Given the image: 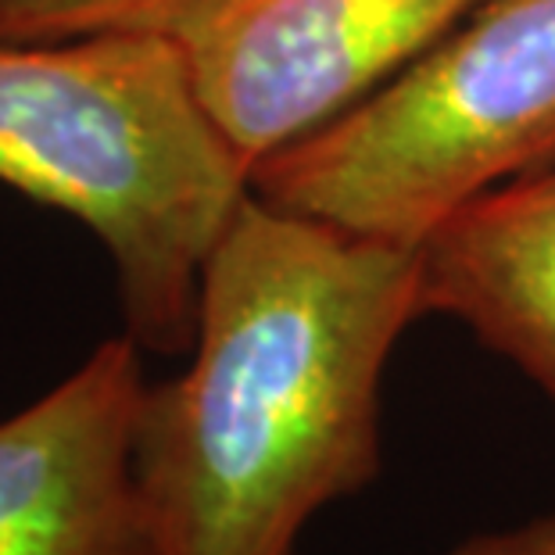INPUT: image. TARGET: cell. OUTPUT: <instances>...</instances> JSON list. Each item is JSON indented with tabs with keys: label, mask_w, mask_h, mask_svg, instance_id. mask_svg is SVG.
Returning a JSON list of instances; mask_svg holds the SVG:
<instances>
[{
	"label": "cell",
	"mask_w": 555,
	"mask_h": 555,
	"mask_svg": "<svg viewBox=\"0 0 555 555\" xmlns=\"http://www.w3.org/2000/svg\"><path fill=\"white\" fill-rule=\"evenodd\" d=\"M420 315V247L247 194L201 269L191 365L140 405L151 555L298 552L380 474L384 373Z\"/></svg>",
	"instance_id": "1"
},
{
	"label": "cell",
	"mask_w": 555,
	"mask_h": 555,
	"mask_svg": "<svg viewBox=\"0 0 555 555\" xmlns=\"http://www.w3.org/2000/svg\"><path fill=\"white\" fill-rule=\"evenodd\" d=\"M0 180L104 241L140 348L191 351L201 269L251 172L201 108L169 33L0 40Z\"/></svg>",
	"instance_id": "2"
},
{
	"label": "cell",
	"mask_w": 555,
	"mask_h": 555,
	"mask_svg": "<svg viewBox=\"0 0 555 555\" xmlns=\"http://www.w3.org/2000/svg\"><path fill=\"white\" fill-rule=\"evenodd\" d=\"M555 162V0H491L395 82L269 155L266 205L420 247L516 172Z\"/></svg>",
	"instance_id": "3"
},
{
	"label": "cell",
	"mask_w": 555,
	"mask_h": 555,
	"mask_svg": "<svg viewBox=\"0 0 555 555\" xmlns=\"http://www.w3.org/2000/svg\"><path fill=\"white\" fill-rule=\"evenodd\" d=\"M474 0H186L162 29L247 172L365 101Z\"/></svg>",
	"instance_id": "4"
},
{
	"label": "cell",
	"mask_w": 555,
	"mask_h": 555,
	"mask_svg": "<svg viewBox=\"0 0 555 555\" xmlns=\"http://www.w3.org/2000/svg\"><path fill=\"white\" fill-rule=\"evenodd\" d=\"M144 391L126 334L0 423V555H151L133 469Z\"/></svg>",
	"instance_id": "5"
},
{
	"label": "cell",
	"mask_w": 555,
	"mask_h": 555,
	"mask_svg": "<svg viewBox=\"0 0 555 555\" xmlns=\"http://www.w3.org/2000/svg\"><path fill=\"white\" fill-rule=\"evenodd\" d=\"M423 251V305L459 319L555 405V169L469 201Z\"/></svg>",
	"instance_id": "6"
},
{
	"label": "cell",
	"mask_w": 555,
	"mask_h": 555,
	"mask_svg": "<svg viewBox=\"0 0 555 555\" xmlns=\"http://www.w3.org/2000/svg\"><path fill=\"white\" fill-rule=\"evenodd\" d=\"M186 0H0V40L51 43L108 29L162 26Z\"/></svg>",
	"instance_id": "7"
},
{
	"label": "cell",
	"mask_w": 555,
	"mask_h": 555,
	"mask_svg": "<svg viewBox=\"0 0 555 555\" xmlns=\"http://www.w3.org/2000/svg\"><path fill=\"white\" fill-rule=\"evenodd\" d=\"M444 555H555V513L534 516L527 524L483 530L459 541Z\"/></svg>",
	"instance_id": "8"
}]
</instances>
